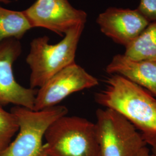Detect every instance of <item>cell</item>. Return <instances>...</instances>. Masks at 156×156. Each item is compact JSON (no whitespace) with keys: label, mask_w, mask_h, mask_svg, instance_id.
<instances>
[{"label":"cell","mask_w":156,"mask_h":156,"mask_svg":"<svg viewBox=\"0 0 156 156\" xmlns=\"http://www.w3.org/2000/svg\"><path fill=\"white\" fill-rule=\"evenodd\" d=\"M95 100L123 116L142 134H156V99L144 88L118 75H111Z\"/></svg>","instance_id":"6da1fadb"},{"label":"cell","mask_w":156,"mask_h":156,"mask_svg":"<svg viewBox=\"0 0 156 156\" xmlns=\"http://www.w3.org/2000/svg\"><path fill=\"white\" fill-rule=\"evenodd\" d=\"M22 51L19 40L9 38L0 42V105L13 104L34 110L37 89L17 83L13 71V63Z\"/></svg>","instance_id":"ba28073f"},{"label":"cell","mask_w":156,"mask_h":156,"mask_svg":"<svg viewBox=\"0 0 156 156\" xmlns=\"http://www.w3.org/2000/svg\"><path fill=\"white\" fill-rule=\"evenodd\" d=\"M11 2V1L10 0H0V4L2 3V4H8Z\"/></svg>","instance_id":"e0dca14e"},{"label":"cell","mask_w":156,"mask_h":156,"mask_svg":"<svg viewBox=\"0 0 156 156\" xmlns=\"http://www.w3.org/2000/svg\"><path fill=\"white\" fill-rule=\"evenodd\" d=\"M17 117L19 133L0 156H48L43 140L50 125L68 113L67 107L57 105L41 111L15 106L11 110Z\"/></svg>","instance_id":"277c9868"},{"label":"cell","mask_w":156,"mask_h":156,"mask_svg":"<svg viewBox=\"0 0 156 156\" xmlns=\"http://www.w3.org/2000/svg\"><path fill=\"white\" fill-rule=\"evenodd\" d=\"M95 124L101 156H136L146 146L142 135L128 120L111 109H98Z\"/></svg>","instance_id":"5b68a950"},{"label":"cell","mask_w":156,"mask_h":156,"mask_svg":"<svg viewBox=\"0 0 156 156\" xmlns=\"http://www.w3.org/2000/svg\"><path fill=\"white\" fill-rule=\"evenodd\" d=\"M136 156H153V155L151 153L150 150L146 146H145L140 149Z\"/></svg>","instance_id":"2e32d148"},{"label":"cell","mask_w":156,"mask_h":156,"mask_svg":"<svg viewBox=\"0 0 156 156\" xmlns=\"http://www.w3.org/2000/svg\"><path fill=\"white\" fill-rule=\"evenodd\" d=\"M31 28L23 11H12L0 6V42L9 38L20 40Z\"/></svg>","instance_id":"7c38bea8"},{"label":"cell","mask_w":156,"mask_h":156,"mask_svg":"<svg viewBox=\"0 0 156 156\" xmlns=\"http://www.w3.org/2000/svg\"><path fill=\"white\" fill-rule=\"evenodd\" d=\"M136 9L150 22L156 21V0H140Z\"/></svg>","instance_id":"5bb4252c"},{"label":"cell","mask_w":156,"mask_h":156,"mask_svg":"<svg viewBox=\"0 0 156 156\" xmlns=\"http://www.w3.org/2000/svg\"><path fill=\"white\" fill-rule=\"evenodd\" d=\"M97 85V79L75 62L58 72L38 88L34 110L57 106L69 95Z\"/></svg>","instance_id":"8992f818"},{"label":"cell","mask_w":156,"mask_h":156,"mask_svg":"<svg viewBox=\"0 0 156 156\" xmlns=\"http://www.w3.org/2000/svg\"><path fill=\"white\" fill-rule=\"evenodd\" d=\"M96 22L102 33L125 48L136 39L151 23L137 9L115 7L100 13Z\"/></svg>","instance_id":"9c48e42d"},{"label":"cell","mask_w":156,"mask_h":156,"mask_svg":"<svg viewBox=\"0 0 156 156\" xmlns=\"http://www.w3.org/2000/svg\"><path fill=\"white\" fill-rule=\"evenodd\" d=\"M23 12L32 28H46L60 36L71 28L85 25L87 17L68 0H37Z\"/></svg>","instance_id":"52a82bcc"},{"label":"cell","mask_w":156,"mask_h":156,"mask_svg":"<svg viewBox=\"0 0 156 156\" xmlns=\"http://www.w3.org/2000/svg\"><path fill=\"white\" fill-rule=\"evenodd\" d=\"M142 135L146 145L151 146V153L153 156H156V134L145 135L142 134Z\"/></svg>","instance_id":"9a60e30c"},{"label":"cell","mask_w":156,"mask_h":156,"mask_svg":"<svg viewBox=\"0 0 156 156\" xmlns=\"http://www.w3.org/2000/svg\"><path fill=\"white\" fill-rule=\"evenodd\" d=\"M124 55L136 60L156 62V21L150 23L140 36L126 47Z\"/></svg>","instance_id":"8fae6325"},{"label":"cell","mask_w":156,"mask_h":156,"mask_svg":"<svg viewBox=\"0 0 156 156\" xmlns=\"http://www.w3.org/2000/svg\"><path fill=\"white\" fill-rule=\"evenodd\" d=\"M19 127L16 116L12 112L5 111L0 105V153L11 144Z\"/></svg>","instance_id":"4fadbf2b"},{"label":"cell","mask_w":156,"mask_h":156,"mask_svg":"<svg viewBox=\"0 0 156 156\" xmlns=\"http://www.w3.org/2000/svg\"><path fill=\"white\" fill-rule=\"evenodd\" d=\"M106 72L126 78L156 97V62L136 60L119 54L106 66Z\"/></svg>","instance_id":"30bf717a"},{"label":"cell","mask_w":156,"mask_h":156,"mask_svg":"<svg viewBox=\"0 0 156 156\" xmlns=\"http://www.w3.org/2000/svg\"><path fill=\"white\" fill-rule=\"evenodd\" d=\"M48 156H101L96 127L83 117L62 116L45 134Z\"/></svg>","instance_id":"3957f363"},{"label":"cell","mask_w":156,"mask_h":156,"mask_svg":"<svg viewBox=\"0 0 156 156\" xmlns=\"http://www.w3.org/2000/svg\"><path fill=\"white\" fill-rule=\"evenodd\" d=\"M84 26L71 28L56 44H50L47 36L37 37L31 41L26 59L31 70L30 88H39L58 72L75 62L78 44Z\"/></svg>","instance_id":"7a4b0ae2"}]
</instances>
